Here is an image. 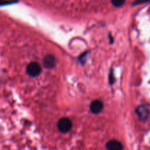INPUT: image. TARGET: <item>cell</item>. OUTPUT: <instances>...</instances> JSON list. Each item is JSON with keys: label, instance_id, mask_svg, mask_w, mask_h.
I'll list each match as a JSON object with an SVG mask.
<instances>
[{"label": "cell", "instance_id": "obj_1", "mask_svg": "<svg viewBox=\"0 0 150 150\" xmlns=\"http://www.w3.org/2000/svg\"><path fill=\"white\" fill-rule=\"evenodd\" d=\"M57 126H58V128L60 132L66 133L71 130L73 124L68 118H62L59 120Z\"/></svg>", "mask_w": 150, "mask_h": 150}, {"label": "cell", "instance_id": "obj_2", "mask_svg": "<svg viewBox=\"0 0 150 150\" xmlns=\"http://www.w3.org/2000/svg\"><path fill=\"white\" fill-rule=\"evenodd\" d=\"M136 114L139 116V120L142 122H146L150 116V111L146 105H139L136 109Z\"/></svg>", "mask_w": 150, "mask_h": 150}, {"label": "cell", "instance_id": "obj_3", "mask_svg": "<svg viewBox=\"0 0 150 150\" xmlns=\"http://www.w3.org/2000/svg\"><path fill=\"white\" fill-rule=\"evenodd\" d=\"M26 73L28 75L32 77L39 76L40 73H41V67L38 62H32L30 64H28L26 67Z\"/></svg>", "mask_w": 150, "mask_h": 150}, {"label": "cell", "instance_id": "obj_4", "mask_svg": "<svg viewBox=\"0 0 150 150\" xmlns=\"http://www.w3.org/2000/svg\"><path fill=\"white\" fill-rule=\"evenodd\" d=\"M103 108V103L99 100H94L90 105V110L93 114H99L102 111Z\"/></svg>", "mask_w": 150, "mask_h": 150}, {"label": "cell", "instance_id": "obj_5", "mask_svg": "<svg viewBox=\"0 0 150 150\" xmlns=\"http://www.w3.org/2000/svg\"><path fill=\"white\" fill-rule=\"evenodd\" d=\"M56 64V59L53 55H47L43 59V65L45 68L51 69Z\"/></svg>", "mask_w": 150, "mask_h": 150}, {"label": "cell", "instance_id": "obj_6", "mask_svg": "<svg viewBox=\"0 0 150 150\" xmlns=\"http://www.w3.org/2000/svg\"><path fill=\"white\" fill-rule=\"evenodd\" d=\"M106 148L110 150H120L122 149L123 146L120 142L116 140H111L106 144Z\"/></svg>", "mask_w": 150, "mask_h": 150}, {"label": "cell", "instance_id": "obj_7", "mask_svg": "<svg viewBox=\"0 0 150 150\" xmlns=\"http://www.w3.org/2000/svg\"><path fill=\"white\" fill-rule=\"evenodd\" d=\"M111 2L115 7H121L125 4V0H111Z\"/></svg>", "mask_w": 150, "mask_h": 150}, {"label": "cell", "instance_id": "obj_8", "mask_svg": "<svg viewBox=\"0 0 150 150\" xmlns=\"http://www.w3.org/2000/svg\"><path fill=\"white\" fill-rule=\"evenodd\" d=\"M150 1V0H137V1L136 2V4H141V3L146 2V1Z\"/></svg>", "mask_w": 150, "mask_h": 150}]
</instances>
